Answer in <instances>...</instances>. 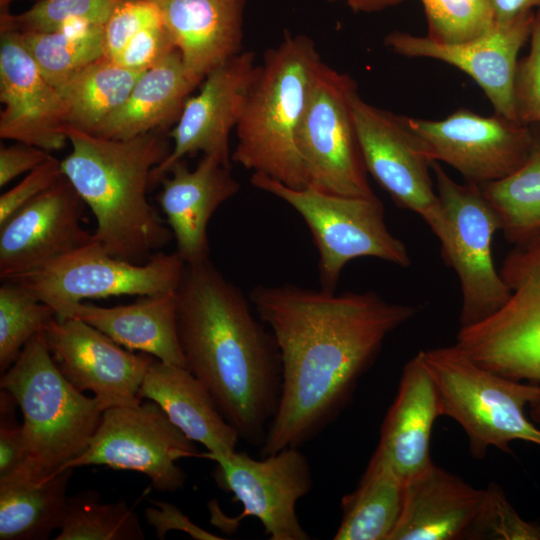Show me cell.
I'll return each mask as SVG.
<instances>
[{"label":"cell","mask_w":540,"mask_h":540,"mask_svg":"<svg viewBox=\"0 0 540 540\" xmlns=\"http://www.w3.org/2000/svg\"><path fill=\"white\" fill-rule=\"evenodd\" d=\"M176 302L185 367L206 386L239 437L260 447L282 391L273 334L253 315L249 297L209 259L185 266Z\"/></svg>","instance_id":"7a4b0ae2"},{"label":"cell","mask_w":540,"mask_h":540,"mask_svg":"<svg viewBox=\"0 0 540 540\" xmlns=\"http://www.w3.org/2000/svg\"><path fill=\"white\" fill-rule=\"evenodd\" d=\"M432 170L451 229L450 243L441 255L457 274L460 328L467 327L494 314L511 295L492 258V239L500 224L480 185L456 182L438 162L432 163Z\"/></svg>","instance_id":"8fae6325"},{"label":"cell","mask_w":540,"mask_h":540,"mask_svg":"<svg viewBox=\"0 0 540 540\" xmlns=\"http://www.w3.org/2000/svg\"><path fill=\"white\" fill-rule=\"evenodd\" d=\"M119 0H39L25 12H1V30L54 32L77 26H104Z\"/></svg>","instance_id":"e575fe53"},{"label":"cell","mask_w":540,"mask_h":540,"mask_svg":"<svg viewBox=\"0 0 540 540\" xmlns=\"http://www.w3.org/2000/svg\"><path fill=\"white\" fill-rule=\"evenodd\" d=\"M55 317V311L29 290L3 281L0 287L1 374L17 360L28 341Z\"/></svg>","instance_id":"836d02e7"},{"label":"cell","mask_w":540,"mask_h":540,"mask_svg":"<svg viewBox=\"0 0 540 540\" xmlns=\"http://www.w3.org/2000/svg\"><path fill=\"white\" fill-rule=\"evenodd\" d=\"M50 153L38 147L19 143L0 149V186L17 176L30 172L43 163Z\"/></svg>","instance_id":"ee69618b"},{"label":"cell","mask_w":540,"mask_h":540,"mask_svg":"<svg viewBox=\"0 0 540 540\" xmlns=\"http://www.w3.org/2000/svg\"><path fill=\"white\" fill-rule=\"evenodd\" d=\"M353 118L367 172L399 207L419 215L445 250L451 229L430 175L433 161L407 116L374 106L358 94Z\"/></svg>","instance_id":"30bf717a"},{"label":"cell","mask_w":540,"mask_h":540,"mask_svg":"<svg viewBox=\"0 0 540 540\" xmlns=\"http://www.w3.org/2000/svg\"><path fill=\"white\" fill-rule=\"evenodd\" d=\"M73 469L41 481L0 480V540H46L60 529Z\"/></svg>","instance_id":"f1b7e54d"},{"label":"cell","mask_w":540,"mask_h":540,"mask_svg":"<svg viewBox=\"0 0 540 540\" xmlns=\"http://www.w3.org/2000/svg\"><path fill=\"white\" fill-rule=\"evenodd\" d=\"M406 480L375 450L358 486L341 499L335 540H389L404 505Z\"/></svg>","instance_id":"83f0119b"},{"label":"cell","mask_w":540,"mask_h":540,"mask_svg":"<svg viewBox=\"0 0 540 540\" xmlns=\"http://www.w3.org/2000/svg\"><path fill=\"white\" fill-rule=\"evenodd\" d=\"M0 101L2 139L49 153L65 146L66 112L58 88L43 76L17 31L1 30Z\"/></svg>","instance_id":"d6986e66"},{"label":"cell","mask_w":540,"mask_h":540,"mask_svg":"<svg viewBox=\"0 0 540 540\" xmlns=\"http://www.w3.org/2000/svg\"><path fill=\"white\" fill-rule=\"evenodd\" d=\"M356 81L323 61L310 88L297 143L307 187L349 197H375L353 118Z\"/></svg>","instance_id":"9c48e42d"},{"label":"cell","mask_w":540,"mask_h":540,"mask_svg":"<svg viewBox=\"0 0 540 540\" xmlns=\"http://www.w3.org/2000/svg\"><path fill=\"white\" fill-rule=\"evenodd\" d=\"M156 507L145 509L146 521L155 529L156 536L163 539L170 530H181L196 539H220L193 524L177 507L165 501L151 500Z\"/></svg>","instance_id":"7bdbcfd3"},{"label":"cell","mask_w":540,"mask_h":540,"mask_svg":"<svg viewBox=\"0 0 540 540\" xmlns=\"http://www.w3.org/2000/svg\"><path fill=\"white\" fill-rule=\"evenodd\" d=\"M248 297L269 326L282 364L280 402L261 457L300 447L326 429L351 400L386 338L417 311L372 291L258 285Z\"/></svg>","instance_id":"6da1fadb"},{"label":"cell","mask_w":540,"mask_h":540,"mask_svg":"<svg viewBox=\"0 0 540 540\" xmlns=\"http://www.w3.org/2000/svg\"><path fill=\"white\" fill-rule=\"evenodd\" d=\"M1 389L23 415L24 461L1 479L41 481L62 470L88 447L103 410L60 372L43 333L31 338L17 360L1 374Z\"/></svg>","instance_id":"5b68a950"},{"label":"cell","mask_w":540,"mask_h":540,"mask_svg":"<svg viewBox=\"0 0 540 540\" xmlns=\"http://www.w3.org/2000/svg\"><path fill=\"white\" fill-rule=\"evenodd\" d=\"M433 162H444L466 182L482 185L514 172L526 160L532 127L500 114L460 108L441 120L407 117Z\"/></svg>","instance_id":"5bb4252c"},{"label":"cell","mask_w":540,"mask_h":540,"mask_svg":"<svg viewBox=\"0 0 540 540\" xmlns=\"http://www.w3.org/2000/svg\"><path fill=\"white\" fill-rule=\"evenodd\" d=\"M176 49L136 81L126 101L93 134L129 139L159 131L178 120L189 94L200 84Z\"/></svg>","instance_id":"4316f807"},{"label":"cell","mask_w":540,"mask_h":540,"mask_svg":"<svg viewBox=\"0 0 540 540\" xmlns=\"http://www.w3.org/2000/svg\"><path fill=\"white\" fill-rule=\"evenodd\" d=\"M524 163L511 174L480 185L505 239L515 246L540 241V129Z\"/></svg>","instance_id":"f546056e"},{"label":"cell","mask_w":540,"mask_h":540,"mask_svg":"<svg viewBox=\"0 0 540 540\" xmlns=\"http://www.w3.org/2000/svg\"><path fill=\"white\" fill-rule=\"evenodd\" d=\"M18 33L43 76L55 87L105 56L103 26Z\"/></svg>","instance_id":"1f68e13d"},{"label":"cell","mask_w":540,"mask_h":540,"mask_svg":"<svg viewBox=\"0 0 540 540\" xmlns=\"http://www.w3.org/2000/svg\"><path fill=\"white\" fill-rule=\"evenodd\" d=\"M484 490L472 539L540 540V526L523 520L498 485Z\"/></svg>","instance_id":"8d00e7d4"},{"label":"cell","mask_w":540,"mask_h":540,"mask_svg":"<svg viewBox=\"0 0 540 540\" xmlns=\"http://www.w3.org/2000/svg\"><path fill=\"white\" fill-rule=\"evenodd\" d=\"M428 26L427 37L442 44L477 38L496 25L492 0H420Z\"/></svg>","instance_id":"d590c367"},{"label":"cell","mask_w":540,"mask_h":540,"mask_svg":"<svg viewBox=\"0 0 540 540\" xmlns=\"http://www.w3.org/2000/svg\"><path fill=\"white\" fill-rule=\"evenodd\" d=\"M62 173L96 219L94 240L110 255L145 263L173 234L147 198L153 169L170 153L159 131L111 139L66 126Z\"/></svg>","instance_id":"3957f363"},{"label":"cell","mask_w":540,"mask_h":540,"mask_svg":"<svg viewBox=\"0 0 540 540\" xmlns=\"http://www.w3.org/2000/svg\"><path fill=\"white\" fill-rule=\"evenodd\" d=\"M155 402L170 421L209 454L236 451L240 439L223 417L206 386L185 366L154 359L138 392Z\"/></svg>","instance_id":"d4e9b609"},{"label":"cell","mask_w":540,"mask_h":540,"mask_svg":"<svg viewBox=\"0 0 540 540\" xmlns=\"http://www.w3.org/2000/svg\"><path fill=\"white\" fill-rule=\"evenodd\" d=\"M190 457H199L194 442L149 400L104 410L88 447L64 469L104 465L136 471L149 477L155 489L174 492L186 480L176 461Z\"/></svg>","instance_id":"7c38bea8"},{"label":"cell","mask_w":540,"mask_h":540,"mask_svg":"<svg viewBox=\"0 0 540 540\" xmlns=\"http://www.w3.org/2000/svg\"><path fill=\"white\" fill-rule=\"evenodd\" d=\"M14 397L5 389L0 393V480L15 474L21 467L25 446L23 427L16 420Z\"/></svg>","instance_id":"b9f144b4"},{"label":"cell","mask_w":540,"mask_h":540,"mask_svg":"<svg viewBox=\"0 0 540 540\" xmlns=\"http://www.w3.org/2000/svg\"><path fill=\"white\" fill-rule=\"evenodd\" d=\"M321 61L313 40L302 34L286 32L266 51L235 129V163L288 187H307L297 136Z\"/></svg>","instance_id":"277c9868"},{"label":"cell","mask_w":540,"mask_h":540,"mask_svg":"<svg viewBox=\"0 0 540 540\" xmlns=\"http://www.w3.org/2000/svg\"><path fill=\"white\" fill-rule=\"evenodd\" d=\"M484 492L432 462L407 480L403 510L389 540L472 539Z\"/></svg>","instance_id":"7402d4cb"},{"label":"cell","mask_w":540,"mask_h":540,"mask_svg":"<svg viewBox=\"0 0 540 540\" xmlns=\"http://www.w3.org/2000/svg\"><path fill=\"white\" fill-rule=\"evenodd\" d=\"M160 23L153 0H119L103 26L105 57L113 60L137 33Z\"/></svg>","instance_id":"74e56055"},{"label":"cell","mask_w":540,"mask_h":540,"mask_svg":"<svg viewBox=\"0 0 540 540\" xmlns=\"http://www.w3.org/2000/svg\"><path fill=\"white\" fill-rule=\"evenodd\" d=\"M159 184L157 201L175 239L176 252L186 265L209 259V220L240 189L231 166L215 155H203L191 170L182 159Z\"/></svg>","instance_id":"ffe728a7"},{"label":"cell","mask_w":540,"mask_h":540,"mask_svg":"<svg viewBox=\"0 0 540 540\" xmlns=\"http://www.w3.org/2000/svg\"><path fill=\"white\" fill-rule=\"evenodd\" d=\"M342 1L356 13H375L400 4L403 0H328Z\"/></svg>","instance_id":"bcb514c9"},{"label":"cell","mask_w":540,"mask_h":540,"mask_svg":"<svg viewBox=\"0 0 540 540\" xmlns=\"http://www.w3.org/2000/svg\"><path fill=\"white\" fill-rule=\"evenodd\" d=\"M540 15V9L536 11Z\"/></svg>","instance_id":"c3c4849f"},{"label":"cell","mask_w":540,"mask_h":540,"mask_svg":"<svg viewBox=\"0 0 540 540\" xmlns=\"http://www.w3.org/2000/svg\"><path fill=\"white\" fill-rule=\"evenodd\" d=\"M56 540H142L136 513L126 501L103 503L93 489L68 497L65 517Z\"/></svg>","instance_id":"d6a6232c"},{"label":"cell","mask_w":540,"mask_h":540,"mask_svg":"<svg viewBox=\"0 0 540 540\" xmlns=\"http://www.w3.org/2000/svg\"><path fill=\"white\" fill-rule=\"evenodd\" d=\"M185 262L177 252L155 253L133 263L107 253L94 238L48 264L7 281L17 283L49 305L59 320L73 318L85 299L175 293ZM3 282V281H2Z\"/></svg>","instance_id":"ba28073f"},{"label":"cell","mask_w":540,"mask_h":540,"mask_svg":"<svg viewBox=\"0 0 540 540\" xmlns=\"http://www.w3.org/2000/svg\"><path fill=\"white\" fill-rule=\"evenodd\" d=\"M440 416L437 390L420 351L403 368L376 448L406 481L433 462L431 435Z\"/></svg>","instance_id":"cb8c5ba5"},{"label":"cell","mask_w":540,"mask_h":540,"mask_svg":"<svg viewBox=\"0 0 540 540\" xmlns=\"http://www.w3.org/2000/svg\"><path fill=\"white\" fill-rule=\"evenodd\" d=\"M509 287L510 298L488 322V364L501 376L540 384V255L512 274ZM529 408L540 429V395Z\"/></svg>","instance_id":"44dd1931"},{"label":"cell","mask_w":540,"mask_h":540,"mask_svg":"<svg viewBox=\"0 0 540 540\" xmlns=\"http://www.w3.org/2000/svg\"><path fill=\"white\" fill-rule=\"evenodd\" d=\"M492 2L498 23L540 9V0H492Z\"/></svg>","instance_id":"f6af8a7d"},{"label":"cell","mask_w":540,"mask_h":540,"mask_svg":"<svg viewBox=\"0 0 540 540\" xmlns=\"http://www.w3.org/2000/svg\"><path fill=\"white\" fill-rule=\"evenodd\" d=\"M64 377L79 391H91L101 409L141 403L140 386L155 359L135 354L78 318H53L42 331Z\"/></svg>","instance_id":"9a60e30c"},{"label":"cell","mask_w":540,"mask_h":540,"mask_svg":"<svg viewBox=\"0 0 540 540\" xmlns=\"http://www.w3.org/2000/svg\"><path fill=\"white\" fill-rule=\"evenodd\" d=\"M73 318L87 322L130 351L185 366L177 332L176 292L140 296L133 303L113 307L81 302Z\"/></svg>","instance_id":"484cf974"},{"label":"cell","mask_w":540,"mask_h":540,"mask_svg":"<svg viewBox=\"0 0 540 540\" xmlns=\"http://www.w3.org/2000/svg\"><path fill=\"white\" fill-rule=\"evenodd\" d=\"M142 73L105 56L82 69L57 87L67 125L94 132L126 101Z\"/></svg>","instance_id":"4dcf8cb0"},{"label":"cell","mask_w":540,"mask_h":540,"mask_svg":"<svg viewBox=\"0 0 540 540\" xmlns=\"http://www.w3.org/2000/svg\"><path fill=\"white\" fill-rule=\"evenodd\" d=\"M513 100L518 122L540 125V15L537 12L530 35V51L517 64Z\"/></svg>","instance_id":"f35d334b"},{"label":"cell","mask_w":540,"mask_h":540,"mask_svg":"<svg viewBox=\"0 0 540 540\" xmlns=\"http://www.w3.org/2000/svg\"><path fill=\"white\" fill-rule=\"evenodd\" d=\"M188 72L199 82L242 52L246 0H153Z\"/></svg>","instance_id":"603a6c76"},{"label":"cell","mask_w":540,"mask_h":540,"mask_svg":"<svg viewBox=\"0 0 540 540\" xmlns=\"http://www.w3.org/2000/svg\"><path fill=\"white\" fill-rule=\"evenodd\" d=\"M84 202L63 177L0 226V279L34 271L93 241L81 225Z\"/></svg>","instance_id":"ac0fdd59"},{"label":"cell","mask_w":540,"mask_h":540,"mask_svg":"<svg viewBox=\"0 0 540 540\" xmlns=\"http://www.w3.org/2000/svg\"><path fill=\"white\" fill-rule=\"evenodd\" d=\"M258 66L253 51H242L204 78L169 133L173 148L153 169L150 186L158 184L175 162L199 152L215 155L230 166V134L241 119Z\"/></svg>","instance_id":"2e32d148"},{"label":"cell","mask_w":540,"mask_h":540,"mask_svg":"<svg viewBox=\"0 0 540 540\" xmlns=\"http://www.w3.org/2000/svg\"><path fill=\"white\" fill-rule=\"evenodd\" d=\"M63 177L61 161L49 156L0 196V226Z\"/></svg>","instance_id":"60d3db41"},{"label":"cell","mask_w":540,"mask_h":540,"mask_svg":"<svg viewBox=\"0 0 540 540\" xmlns=\"http://www.w3.org/2000/svg\"><path fill=\"white\" fill-rule=\"evenodd\" d=\"M176 49L169 32L160 23L137 33L113 61L124 68L144 72Z\"/></svg>","instance_id":"ab89813d"},{"label":"cell","mask_w":540,"mask_h":540,"mask_svg":"<svg viewBox=\"0 0 540 540\" xmlns=\"http://www.w3.org/2000/svg\"><path fill=\"white\" fill-rule=\"evenodd\" d=\"M217 463L213 477L220 489L243 506L231 522L257 518L270 540H308L296 514L297 502L312 488L309 461L299 447H287L261 460L237 450L227 454L199 453Z\"/></svg>","instance_id":"4fadbf2b"},{"label":"cell","mask_w":540,"mask_h":540,"mask_svg":"<svg viewBox=\"0 0 540 540\" xmlns=\"http://www.w3.org/2000/svg\"><path fill=\"white\" fill-rule=\"evenodd\" d=\"M421 352L437 390L440 414L462 427L473 457L483 458L492 447L510 452L514 441L540 446V429L525 413L539 397L540 384L492 372L456 344Z\"/></svg>","instance_id":"8992f818"},{"label":"cell","mask_w":540,"mask_h":540,"mask_svg":"<svg viewBox=\"0 0 540 540\" xmlns=\"http://www.w3.org/2000/svg\"><path fill=\"white\" fill-rule=\"evenodd\" d=\"M251 184L290 205L308 226L319 252L322 289L335 291L341 272L353 259L374 257L408 267L406 245L388 229L382 202L375 197H349L312 187L291 188L253 173Z\"/></svg>","instance_id":"52a82bcc"},{"label":"cell","mask_w":540,"mask_h":540,"mask_svg":"<svg viewBox=\"0 0 540 540\" xmlns=\"http://www.w3.org/2000/svg\"><path fill=\"white\" fill-rule=\"evenodd\" d=\"M10 1H12V0H1V6H2V7H3V6L5 7L6 5L9 4Z\"/></svg>","instance_id":"7dc6e473"},{"label":"cell","mask_w":540,"mask_h":540,"mask_svg":"<svg viewBox=\"0 0 540 540\" xmlns=\"http://www.w3.org/2000/svg\"><path fill=\"white\" fill-rule=\"evenodd\" d=\"M536 11L509 21L496 22L487 33L456 44H442L408 32L389 33L384 44L392 52L410 58L435 59L471 77L491 102L494 113L516 118L513 86L518 54L530 39Z\"/></svg>","instance_id":"e0dca14e"}]
</instances>
